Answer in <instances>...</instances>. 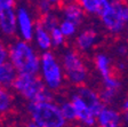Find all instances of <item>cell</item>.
<instances>
[{
  "label": "cell",
  "mask_w": 128,
  "mask_h": 127,
  "mask_svg": "<svg viewBox=\"0 0 128 127\" xmlns=\"http://www.w3.org/2000/svg\"><path fill=\"white\" fill-rule=\"evenodd\" d=\"M16 76H17V71L9 61L0 64V86L10 88Z\"/></svg>",
  "instance_id": "cell-18"
},
{
  "label": "cell",
  "mask_w": 128,
  "mask_h": 127,
  "mask_svg": "<svg viewBox=\"0 0 128 127\" xmlns=\"http://www.w3.org/2000/svg\"><path fill=\"white\" fill-rule=\"evenodd\" d=\"M122 118H124V120H125V121L128 124V112H124Z\"/></svg>",
  "instance_id": "cell-30"
},
{
  "label": "cell",
  "mask_w": 128,
  "mask_h": 127,
  "mask_svg": "<svg viewBox=\"0 0 128 127\" xmlns=\"http://www.w3.org/2000/svg\"><path fill=\"white\" fill-rule=\"evenodd\" d=\"M10 88L26 101H54V92L48 89L40 76L17 73Z\"/></svg>",
  "instance_id": "cell-3"
},
{
  "label": "cell",
  "mask_w": 128,
  "mask_h": 127,
  "mask_svg": "<svg viewBox=\"0 0 128 127\" xmlns=\"http://www.w3.org/2000/svg\"><path fill=\"white\" fill-rule=\"evenodd\" d=\"M10 7H16V0H0V11Z\"/></svg>",
  "instance_id": "cell-26"
},
{
  "label": "cell",
  "mask_w": 128,
  "mask_h": 127,
  "mask_svg": "<svg viewBox=\"0 0 128 127\" xmlns=\"http://www.w3.org/2000/svg\"><path fill=\"white\" fill-rule=\"evenodd\" d=\"M54 8L55 6L52 5L48 0H37V11L39 13V16L54 11Z\"/></svg>",
  "instance_id": "cell-24"
},
{
  "label": "cell",
  "mask_w": 128,
  "mask_h": 127,
  "mask_svg": "<svg viewBox=\"0 0 128 127\" xmlns=\"http://www.w3.org/2000/svg\"><path fill=\"white\" fill-rule=\"evenodd\" d=\"M122 111L128 112V97L122 102Z\"/></svg>",
  "instance_id": "cell-28"
},
{
  "label": "cell",
  "mask_w": 128,
  "mask_h": 127,
  "mask_svg": "<svg viewBox=\"0 0 128 127\" xmlns=\"http://www.w3.org/2000/svg\"><path fill=\"white\" fill-rule=\"evenodd\" d=\"M94 64H95L96 71L100 73L101 78H106L109 76L114 73L113 71V66L111 63V58L109 57V55L103 52L97 53L94 57Z\"/></svg>",
  "instance_id": "cell-16"
},
{
  "label": "cell",
  "mask_w": 128,
  "mask_h": 127,
  "mask_svg": "<svg viewBox=\"0 0 128 127\" xmlns=\"http://www.w3.org/2000/svg\"><path fill=\"white\" fill-rule=\"evenodd\" d=\"M98 17L111 36L121 35L128 25V1L111 0L109 7Z\"/></svg>",
  "instance_id": "cell-6"
},
{
  "label": "cell",
  "mask_w": 128,
  "mask_h": 127,
  "mask_svg": "<svg viewBox=\"0 0 128 127\" xmlns=\"http://www.w3.org/2000/svg\"><path fill=\"white\" fill-rule=\"evenodd\" d=\"M14 106V95L9 88L0 86V117L12 111Z\"/></svg>",
  "instance_id": "cell-19"
},
{
  "label": "cell",
  "mask_w": 128,
  "mask_h": 127,
  "mask_svg": "<svg viewBox=\"0 0 128 127\" xmlns=\"http://www.w3.org/2000/svg\"><path fill=\"white\" fill-rule=\"evenodd\" d=\"M34 1H37V0H34Z\"/></svg>",
  "instance_id": "cell-33"
},
{
  "label": "cell",
  "mask_w": 128,
  "mask_h": 127,
  "mask_svg": "<svg viewBox=\"0 0 128 127\" xmlns=\"http://www.w3.org/2000/svg\"><path fill=\"white\" fill-rule=\"evenodd\" d=\"M49 3L52 4V5H54L56 7V6H60L62 3H63V0H48Z\"/></svg>",
  "instance_id": "cell-29"
},
{
  "label": "cell",
  "mask_w": 128,
  "mask_h": 127,
  "mask_svg": "<svg viewBox=\"0 0 128 127\" xmlns=\"http://www.w3.org/2000/svg\"><path fill=\"white\" fill-rule=\"evenodd\" d=\"M25 109L30 121L36 127H64L68 125L58 104H55L54 101H28Z\"/></svg>",
  "instance_id": "cell-2"
},
{
  "label": "cell",
  "mask_w": 128,
  "mask_h": 127,
  "mask_svg": "<svg viewBox=\"0 0 128 127\" xmlns=\"http://www.w3.org/2000/svg\"><path fill=\"white\" fill-rule=\"evenodd\" d=\"M39 74L44 84L52 92H58L64 85V72L61 62L52 50L42 52L40 55Z\"/></svg>",
  "instance_id": "cell-5"
},
{
  "label": "cell",
  "mask_w": 128,
  "mask_h": 127,
  "mask_svg": "<svg viewBox=\"0 0 128 127\" xmlns=\"http://www.w3.org/2000/svg\"><path fill=\"white\" fill-rule=\"evenodd\" d=\"M38 22H39L48 32L50 31L52 29L54 28L58 27V23H60V19L58 16L56 15L54 13V11L49 12L47 14H44V15H40L39 19H38Z\"/></svg>",
  "instance_id": "cell-21"
},
{
  "label": "cell",
  "mask_w": 128,
  "mask_h": 127,
  "mask_svg": "<svg viewBox=\"0 0 128 127\" xmlns=\"http://www.w3.org/2000/svg\"><path fill=\"white\" fill-rule=\"evenodd\" d=\"M32 40H34L37 48L39 50H41V52L50 50L52 48H53L49 32H48L38 21L36 22L34 32H33V39Z\"/></svg>",
  "instance_id": "cell-15"
},
{
  "label": "cell",
  "mask_w": 128,
  "mask_h": 127,
  "mask_svg": "<svg viewBox=\"0 0 128 127\" xmlns=\"http://www.w3.org/2000/svg\"><path fill=\"white\" fill-rule=\"evenodd\" d=\"M8 61V45L0 40V64Z\"/></svg>",
  "instance_id": "cell-25"
},
{
  "label": "cell",
  "mask_w": 128,
  "mask_h": 127,
  "mask_svg": "<svg viewBox=\"0 0 128 127\" xmlns=\"http://www.w3.org/2000/svg\"><path fill=\"white\" fill-rule=\"evenodd\" d=\"M117 52H118V54H119V55L126 56V55H127V53H128V48H127V46H125V45L119 46V47L117 48Z\"/></svg>",
  "instance_id": "cell-27"
},
{
  "label": "cell",
  "mask_w": 128,
  "mask_h": 127,
  "mask_svg": "<svg viewBox=\"0 0 128 127\" xmlns=\"http://www.w3.org/2000/svg\"><path fill=\"white\" fill-rule=\"evenodd\" d=\"M49 35H50V39H52V45L53 47H61L65 44V37L63 36V33L61 32L58 27L54 28L49 31Z\"/></svg>",
  "instance_id": "cell-23"
},
{
  "label": "cell",
  "mask_w": 128,
  "mask_h": 127,
  "mask_svg": "<svg viewBox=\"0 0 128 127\" xmlns=\"http://www.w3.org/2000/svg\"><path fill=\"white\" fill-rule=\"evenodd\" d=\"M122 114L118 110L104 106L96 116V125L101 127H118L122 124Z\"/></svg>",
  "instance_id": "cell-14"
},
{
  "label": "cell",
  "mask_w": 128,
  "mask_h": 127,
  "mask_svg": "<svg viewBox=\"0 0 128 127\" xmlns=\"http://www.w3.org/2000/svg\"><path fill=\"white\" fill-rule=\"evenodd\" d=\"M0 126H1V119H0Z\"/></svg>",
  "instance_id": "cell-32"
},
{
  "label": "cell",
  "mask_w": 128,
  "mask_h": 127,
  "mask_svg": "<svg viewBox=\"0 0 128 127\" xmlns=\"http://www.w3.org/2000/svg\"><path fill=\"white\" fill-rule=\"evenodd\" d=\"M77 1L80 4L86 14L96 16L101 15L111 4V0H77Z\"/></svg>",
  "instance_id": "cell-17"
},
{
  "label": "cell",
  "mask_w": 128,
  "mask_h": 127,
  "mask_svg": "<svg viewBox=\"0 0 128 127\" xmlns=\"http://www.w3.org/2000/svg\"><path fill=\"white\" fill-rule=\"evenodd\" d=\"M121 87H122V84L119 80V78L116 76V73L106 78H102V89L98 92L102 102L105 105L111 104L118 96Z\"/></svg>",
  "instance_id": "cell-8"
},
{
  "label": "cell",
  "mask_w": 128,
  "mask_h": 127,
  "mask_svg": "<svg viewBox=\"0 0 128 127\" xmlns=\"http://www.w3.org/2000/svg\"><path fill=\"white\" fill-rule=\"evenodd\" d=\"M62 11V15H63V20H68V21L74 23L77 27H80L84 23L86 19V13L84 12L82 7L80 6V4L77 0H66L65 3L60 5Z\"/></svg>",
  "instance_id": "cell-10"
},
{
  "label": "cell",
  "mask_w": 128,
  "mask_h": 127,
  "mask_svg": "<svg viewBox=\"0 0 128 127\" xmlns=\"http://www.w3.org/2000/svg\"><path fill=\"white\" fill-rule=\"evenodd\" d=\"M127 40H128V31H127Z\"/></svg>",
  "instance_id": "cell-31"
},
{
  "label": "cell",
  "mask_w": 128,
  "mask_h": 127,
  "mask_svg": "<svg viewBox=\"0 0 128 127\" xmlns=\"http://www.w3.org/2000/svg\"><path fill=\"white\" fill-rule=\"evenodd\" d=\"M80 97L85 101V103L88 105V108L90 109V111L93 112L95 116L98 114V112L105 106V104L102 102L101 97L98 95V92H96L95 89L88 87L87 85H80V86H76V92Z\"/></svg>",
  "instance_id": "cell-9"
},
{
  "label": "cell",
  "mask_w": 128,
  "mask_h": 127,
  "mask_svg": "<svg viewBox=\"0 0 128 127\" xmlns=\"http://www.w3.org/2000/svg\"><path fill=\"white\" fill-rule=\"evenodd\" d=\"M58 28L61 30V32L63 33V36L65 37V39L68 38H72L77 35L78 32V27L74 23L68 21V20H62L58 23Z\"/></svg>",
  "instance_id": "cell-22"
},
{
  "label": "cell",
  "mask_w": 128,
  "mask_h": 127,
  "mask_svg": "<svg viewBox=\"0 0 128 127\" xmlns=\"http://www.w3.org/2000/svg\"><path fill=\"white\" fill-rule=\"evenodd\" d=\"M64 77L73 86L85 85L89 77V70L82 57V53L74 48H68L61 58Z\"/></svg>",
  "instance_id": "cell-4"
},
{
  "label": "cell",
  "mask_w": 128,
  "mask_h": 127,
  "mask_svg": "<svg viewBox=\"0 0 128 127\" xmlns=\"http://www.w3.org/2000/svg\"><path fill=\"white\" fill-rule=\"evenodd\" d=\"M74 106L76 114H77V121L85 126H94L96 125V116L90 111V109L85 103V101L78 95L77 93H73L70 100Z\"/></svg>",
  "instance_id": "cell-11"
},
{
  "label": "cell",
  "mask_w": 128,
  "mask_h": 127,
  "mask_svg": "<svg viewBox=\"0 0 128 127\" xmlns=\"http://www.w3.org/2000/svg\"><path fill=\"white\" fill-rule=\"evenodd\" d=\"M61 113L63 116V118L65 119L66 124H74L77 122V114H76L74 106L72 104V102L70 100H63L61 102V104H58Z\"/></svg>",
  "instance_id": "cell-20"
},
{
  "label": "cell",
  "mask_w": 128,
  "mask_h": 127,
  "mask_svg": "<svg viewBox=\"0 0 128 127\" xmlns=\"http://www.w3.org/2000/svg\"><path fill=\"white\" fill-rule=\"evenodd\" d=\"M15 8L16 7H10L0 11V33L9 39L17 36Z\"/></svg>",
  "instance_id": "cell-12"
},
{
  "label": "cell",
  "mask_w": 128,
  "mask_h": 127,
  "mask_svg": "<svg viewBox=\"0 0 128 127\" xmlns=\"http://www.w3.org/2000/svg\"><path fill=\"white\" fill-rule=\"evenodd\" d=\"M16 11V27H17V36L20 39L32 41L33 32H34L36 22L33 20L31 12L25 6H20L15 8Z\"/></svg>",
  "instance_id": "cell-7"
},
{
  "label": "cell",
  "mask_w": 128,
  "mask_h": 127,
  "mask_svg": "<svg viewBox=\"0 0 128 127\" xmlns=\"http://www.w3.org/2000/svg\"><path fill=\"white\" fill-rule=\"evenodd\" d=\"M98 41V33L95 29L87 28L79 32L76 37V49L79 50L80 53H87L92 50Z\"/></svg>",
  "instance_id": "cell-13"
},
{
  "label": "cell",
  "mask_w": 128,
  "mask_h": 127,
  "mask_svg": "<svg viewBox=\"0 0 128 127\" xmlns=\"http://www.w3.org/2000/svg\"><path fill=\"white\" fill-rule=\"evenodd\" d=\"M8 61L17 73L39 74L40 55L30 41L15 39L8 45Z\"/></svg>",
  "instance_id": "cell-1"
}]
</instances>
